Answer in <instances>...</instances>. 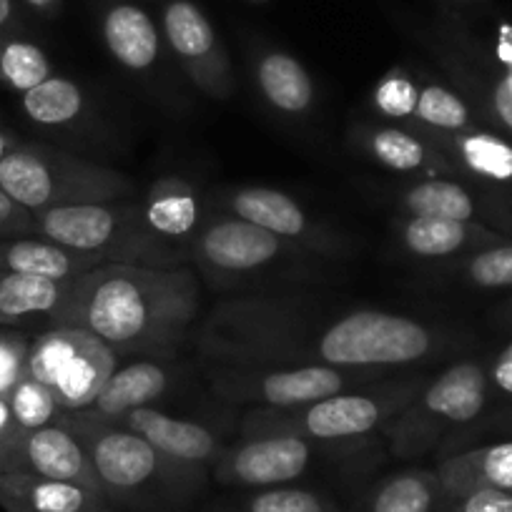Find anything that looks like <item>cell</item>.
I'll return each instance as SVG.
<instances>
[{
    "label": "cell",
    "mask_w": 512,
    "mask_h": 512,
    "mask_svg": "<svg viewBox=\"0 0 512 512\" xmlns=\"http://www.w3.org/2000/svg\"><path fill=\"white\" fill-rule=\"evenodd\" d=\"M201 289L194 269L101 264L73 279L48 327H78L113 352L171 354L199 317Z\"/></svg>",
    "instance_id": "6da1fadb"
},
{
    "label": "cell",
    "mask_w": 512,
    "mask_h": 512,
    "mask_svg": "<svg viewBox=\"0 0 512 512\" xmlns=\"http://www.w3.org/2000/svg\"><path fill=\"white\" fill-rule=\"evenodd\" d=\"M63 425L83 442L106 500L134 510H176L204 487V467L184 465L111 420L66 412Z\"/></svg>",
    "instance_id": "7a4b0ae2"
},
{
    "label": "cell",
    "mask_w": 512,
    "mask_h": 512,
    "mask_svg": "<svg viewBox=\"0 0 512 512\" xmlns=\"http://www.w3.org/2000/svg\"><path fill=\"white\" fill-rule=\"evenodd\" d=\"M309 317L292 302L246 299L211 314L199 337L214 367H302L314 364Z\"/></svg>",
    "instance_id": "3957f363"
},
{
    "label": "cell",
    "mask_w": 512,
    "mask_h": 512,
    "mask_svg": "<svg viewBox=\"0 0 512 512\" xmlns=\"http://www.w3.org/2000/svg\"><path fill=\"white\" fill-rule=\"evenodd\" d=\"M36 234L103 259L106 264L179 269L186 251L154 234L144 219L141 201L131 196L96 204H76L33 214Z\"/></svg>",
    "instance_id": "277c9868"
},
{
    "label": "cell",
    "mask_w": 512,
    "mask_h": 512,
    "mask_svg": "<svg viewBox=\"0 0 512 512\" xmlns=\"http://www.w3.org/2000/svg\"><path fill=\"white\" fill-rule=\"evenodd\" d=\"M0 189L31 214L134 194V184L121 171L91 164L53 146L23 141L0 159Z\"/></svg>",
    "instance_id": "5b68a950"
},
{
    "label": "cell",
    "mask_w": 512,
    "mask_h": 512,
    "mask_svg": "<svg viewBox=\"0 0 512 512\" xmlns=\"http://www.w3.org/2000/svg\"><path fill=\"white\" fill-rule=\"evenodd\" d=\"M417 384H397L390 390L339 392L324 400L299 407H256L244 415V437L259 435H299L309 442L357 440L377 427H384L412 397Z\"/></svg>",
    "instance_id": "8992f818"
},
{
    "label": "cell",
    "mask_w": 512,
    "mask_h": 512,
    "mask_svg": "<svg viewBox=\"0 0 512 512\" xmlns=\"http://www.w3.org/2000/svg\"><path fill=\"white\" fill-rule=\"evenodd\" d=\"M490 372L480 362H457L417 392L387 425L384 435L400 460L427 455L455 427L475 422L487 405Z\"/></svg>",
    "instance_id": "52a82bcc"
},
{
    "label": "cell",
    "mask_w": 512,
    "mask_h": 512,
    "mask_svg": "<svg viewBox=\"0 0 512 512\" xmlns=\"http://www.w3.org/2000/svg\"><path fill=\"white\" fill-rule=\"evenodd\" d=\"M437 337L405 314L359 309L334 319L314 344V364L339 369L402 367L430 357Z\"/></svg>",
    "instance_id": "ba28073f"
},
{
    "label": "cell",
    "mask_w": 512,
    "mask_h": 512,
    "mask_svg": "<svg viewBox=\"0 0 512 512\" xmlns=\"http://www.w3.org/2000/svg\"><path fill=\"white\" fill-rule=\"evenodd\" d=\"M118 369V354L78 327H48L31 339L28 377L46 384L63 412H81Z\"/></svg>",
    "instance_id": "9c48e42d"
},
{
    "label": "cell",
    "mask_w": 512,
    "mask_h": 512,
    "mask_svg": "<svg viewBox=\"0 0 512 512\" xmlns=\"http://www.w3.org/2000/svg\"><path fill=\"white\" fill-rule=\"evenodd\" d=\"M364 374L354 377L352 369L327 364L302 367H214L209 372L211 390L226 402L249 407H299L324 397L347 392L349 384L364 382Z\"/></svg>",
    "instance_id": "30bf717a"
},
{
    "label": "cell",
    "mask_w": 512,
    "mask_h": 512,
    "mask_svg": "<svg viewBox=\"0 0 512 512\" xmlns=\"http://www.w3.org/2000/svg\"><path fill=\"white\" fill-rule=\"evenodd\" d=\"M161 33L186 76L201 93L226 101L234 91L229 53L209 18L191 0H169L161 13Z\"/></svg>",
    "instance_id": "8fae6325"
},
{
    "label": "cell",
    "mask_w": 512,
    "mask_h": 512,
    "mask_svg": "<svg viewBox=\"0 0 512 512\" xmlns=\"http://www.w3.org/2000/svg\"><path fill=\"white\" fill-rule=\"evenodd\" d=\"M314 457L312 442L299 435L244 437L224 447L216 460L214 480L224 487H279L299 480Z\"/></svg>",
    "instance_id": "7c38bea8"
},
{
    "label": "cell",
    "mask_w": 512,
    "mask_h": 512,
    "mask_svg": "<svg viewBox=\"0 0 512 512\" xmlns=\"http://www.w3.org/2000/svg\"><path fill=\"white\" fill-rule=\"evenodd\" d=\"M289 249V241L234 214L204 221L191 241V256L201 269L221 277L259 272L282 259Z\"/></svg>",
    "instance_id": "4fadbf2b"
},
{
    "label": "cell",
    "mask_w": 512,
    "mask_h": 512,
    "mask_svg": "<svg viewBox=\"0 0 512 512\" xmlns=\"http://www.w3.org/2000/svg\"><path fill=\"white\" fill-rule=\"evenodd\" d=\"M0 472H31L101 492L86 447L61 420L38 430L18 432L0 450Z\"/></svg>",
    "instance_id": "5bb4252c"
},
{
    "label": "cell",
    "mask_w": 512,
    "mask_h": 512,
    "mask_svg": "<svg viewBox=\"0 0 512 512\" xmlns=\"http://www.w3.org/2000/svg\"><path fill=\"white\" fill-rule=\"evenodd\" d=\"M402 206L410 216L472 221L512 236V194L480 191L452 176H427L402 191Z\"/></svg>",
    "instance_id": "9a60e30c"
},
{
    "label": "cell",
    "mask_w": 512,
    "mask_h": 512,
    "mask_svg": "<svg viewBox=\"0 0 512 512\" xmlns=\"http://www.w3.org/2000/svg\"><path fill=\"white\" fill-rule=\"evenodd\" d=\"M445 48V61L455 68L460 81L475 93L477 106L487 116V121L495 126L497 134L507 136L512 141V28L502 26L500 38L492 58L487 61L482 51L470 48L477 56V66L442 33ZM470 46V43H467Z\"/></svg>",
    "instance_id": "2e32d148"
},
{
    "label": "cell",
    "mask_w": 512,
    "mask_h": 512,
    "mask_svg": "<svg viewBox=\"0 0 512 512\" xmlns=\"http://www.w3.org/2000/svg\"><path fill=\"white\" fill-rule=\"evenodd\" d=\"M450 159L460 179L487 184L492 189H512V141L495 128L470 126L457 134H432L417 128Z\"/></svg>",
    "instance_id": "e0dca14e"
},
{
    "label": "cell",
    "mask_w": 512,
    "mask_h": 512,
    "mask_svg": "<svg viewBox=\"0 0 512 512\" xmlns=\"http://www.w3.org/2000/svg\"><path fill=\"white\" fill-rule=\"evenodd\" d=\"M111 422L128 427L131 432L144 437L146 442H151L156 450L164 452L166 457L184 462V465L209 470L224 452L219 437L209 427L171 417L166 412L156 410V407H139V410L126 412V415Z\"/></svg>",
    "instance_id": "ac0fdd59"
},
{
    "label": "cell",
    "mask_w": 512,
    "mask_h": 512,
    "mask_svg": "<svg viewBox=\"0 0 512 512\" xmlns=\"http://www.w3.org/2000/svg\"><path fill=\"white\" fill-rule=\"evenodd\" d=\"M0 507L6 512H116L101 492L31 472H0Z\"/></svg>",
    "instance_id": "d6986e66"
},
{
    "label": "cell",
    "mask_w": 512,
    "mask_h": 512,
    "mask_svg": "<svg viewBox=\"0 0 512 512\" xmlns=\"http://www.w3.org/2000/svg\"><path fill=\"white\" fill-rule=\"evenodd\" d=\"M226 209L239 219L272 231L289 244L322 246L324 234L289 194L267 186H241L226 196Z\"/></svg>",
    "instance_id": "ffe728a7"
},
{
    "label": "cell",
    "mask_w": 512,
    "mask_h": 512,
    "mask_svg": "<svg viewBox=\"0 0 512 512\" xmlns=\"http://www.w3.org/2000/svg\"><path fill=\"white\" fill-rule=\"evenodd\" d=\"M106 264L103 259L83 251L68 249L46 236H13L0 239V269L28 277H46L56 282H73L91 269Z\"/></svg>",
    "instance_id": "44dd1931"
},
{
    "label": "cell",
    "mask_w": 512,
    "mask_h": 512,
    "mask_svg": "<svg viewBox=\"0 0 512 512\" xmlns=\"http://www.w3.org/2000/svg\"><path fill=\"white\" fill-rule=\"evenodd\" d=\"M362 141L377 164L397 174H425V179L427 176L460 179L450 159L417 128L377 126L364 131Z\"/></svg>",
    "instance_id": "7402d4cb"
},
{
    "label": "cell",
    "mask_w": 512,
    "mask_h": 512,
    "mask_svg": "<svg viewBox=\"0 0 512 512\" xmlns=\"http://www.w3.org/2000/svg\"><path fill=\"white\" fill-rule=\"evenodd\" d=\"M103 43L108 53L128 71H149L161 56L164 33L144 8L116 0L103 11Z\"/></svg>",
    "instance_id": "603a6c76"
},
{
    "label": "cell",
    "mask_w": 512,
    "mask_h": 512,
    "mask_svg": "<svg viewBox=\"0 0 512 512\" xmlns=\"http://www.w3.org/2000/svg\"><path fill=\"white\" fill-rule=\"evenodd\" d=\"M510 241V236L490 226L472 221L440 219V216H410L402 224V244L420 259H445V256L477 251L485 246Z\"/></svg>",
    "instance_id": "cb8c5ba5"
},
{
    "label": "cell",
    "mask_w": 512,
    "mask_h": 512,
    "mask_svg": "<svg viewBox=\"0 0 512 512\" xmlns=\"http://www.w3.org/2000/svg\"><path fill=\"white\" fill-rule=\"evenodd\" d=\"M141 211L154 234L179 249L186 239L194 241L196 231L204 224L199 194L189 181L179 179V176L156 179L141 199Z\"/></svg>",
    "instance_id": "d4e9b609"
},
{
    "label": "cell",
    "mask_w": 512,
    "mask_h": 512,
    "mask_svg": "<svg viewBox=\"0 0 512 512\" xmlns=\"http://www.w3.org/2000/svg\"><path fill=\"white\" fill-rule=\"evenodd\" d=\"M169 390V372L159 362H131L118 367L103 384L96 400L86 407V415L98 420H118L126 412L151 407Z\"/></svg>",
    "instance_id": "484cf974"
},
{
    "label": "cell",
    "mask_w": 512,
    "mask_h": 512,
    "mask_svg": "<svg viewBox=\"0 0 512 512\" xmlns=\"http://www.w3.org/2000/svg\"><path fill=\"white\" fill-rule=\"evenodd\" d=\"M445 497L472 490H512V440L445 457L437 465Z\"/></svg>",
    "instance_id": "4316f807"
},
{
    "label": "cell",
    "mask_w": 512,
    "mask_h": 512,
    "mask_svg": "<svg viewBox=\"0 0 512 512\" xmlns=\"http://www.w3.org/2000/svg\"><path fill=\"white\" fill-rule=\"evenodd\" d=\"M256 86L267 103L287 116H302L314 103V81L299 58L287 51H264L254 66Z\"/></svg>",
    "instance_id": "83f0119b"
},
{
    "label": "cell",
    "mask_w": 512,
    "mask_h": 512,
    "mask_svg": "<svg viewBox=\"0 0 512 512\" xmlns=\"http://www.w3.org/2000/svg\"><path fill=\"white\" fill-rule=\"evenodd\" d=\"M71 282L46 277H28L0 269V327H18L31 319H46L61 309Z\"/></svg>",
    "instance_id": "f1b7e54d"
},
{
    "label": "cell",
    "mask_w": 512,
    "mask_h": 512,
    "mask_svg": "<svg viewBox=\"0 0 512 512\" xmlns=\"http://www.w3.org/2000/svg\"><path fill=\"white\" fill-rule=\"evenodd\" d=\"M445 502L437 470H405L379 482L364 512H440Z\"/></svg>",
    "instance_id": "f546056e"
},
{
    "label": "cell",
    "mask_w": 512,
    "mask_h": 512,
    "mask_svg": "<svg viewBox=\"0 0 512 512\" xmlns=\"http://www.w3.org/2000/svg\"><path fill=\"white\" fill-rule=\"evenodd\" d=\"M23 111L38 126L58 128L71 126L83 116L86 108V96H83L81 86L71 78H63L53 73L36 88L26 91L21 96Z\"/></svg>",
    "instance_id": "4dcf8cb0"
},
{
    "label": "cell",
    "mask_w": 512,
    "mask_h": 512,
    "mask_svg": "<svg viewBox=\"0 0 512 512\" xmlns=\"http://www.w3.org/2000/svg\"><path fill=\"white\" fill-rule=\"evenodd\" d=\"M51 76L53 66L41 46L21 33L0 36V86L23 96Z\"/></svg>",
    "instance_id": "1f68e13d"
},
{
    "label": "cell",
    "mask_w": 512,
    "mask_h": 512,
    "mask_svg": "<svg viewBox=\"0 0 512 512\" xmlns=\"http://www.w3.org/2000/svg\"><path fill=\"white\" fill-rule=\"evenodd\" d=\"M412 121L432 134H457V131L475 126L472 108L467 106L465 98L457 91L437 86V83L420 88Z\"/></svg>",
    "instance_id": "d6a6232c"
},
{
    "label": "cell",
    "mask_w": 512,
    "mask_h": 512,
    "mask_svg": "<svg viewBox=\"0 0 512 512\" xmlns=\"http://www.w3.org/2000/svg\"><path fill=\"white\" fill-rule=\"evenodd\" d=\"M6 400L13 412V420L21 430H38V427L53 425L66 415L46 384L28 377V374L8 392Z\"/></svg>",
    "instance_id": "836d02e7"
},
{
    "label": "cell",
    "mask_w": 512,
    "mask_h": 512,
    "mask_svg": "<svg viewBox=\"0 0 512 512\" xmlns=\"http://www.w3.org/2000/svg\"><path fill=\"white\" fill-rule=\"evenodd\" d=\"M239 512H337V505L322 492L279 485L256 490L241 502Z\"/></svg>",
    "instance_id": "e575fe53"
},
{
    "label": "cell",
    "mask_w": 512,
    "mask_h": 512,
    "mask_svg": "<svg viewBox=\"0 0 512 512\" xmlns=\"http://www.w3.org/2000/svg\"><path fill=\"white\" fill-rule=\"evenodd\" d=\"M462 279L480 289H512V241L472 251L462 262Z\"/></svg>",
    "instance_id": "d590c367"
},
{
    "label": "cell",
    "mask_w": 512,
    "mask_h": 512,
    "mask_svg": "<svg viewBox=\"0 0 512 512\" xmlns=\"http://www.w3.org/2000/svg\"><path fill=\"white\" fill-rule=\"evenodd\" d=\"M417 96H420V88H417L415 78L397 68L379 81L377 91H374V103L382 116L405 121V118L415 116Z\"/></svg>",
    "instance_id": "8d00e7d4"
},
{
    "label": "cell",
    "mask_w": 512,
    "mask_h": 512,
    "mask_svg": "<svg viewBox=\"0 0 512 512\" xmlns=\"http://www.w3.org/2000/svg\"><path fill=\"white\" fill-rule=\"evenodd\" d=\"M28 349V334L18 332L16 327H0V397H6L26 377Z\"/></svg>",
    "instance_id": "74e56055"
},
{
    "label": "cell",
    "mask_w": 512,
    "mask_h": 512,
    "mask_svg": "<svg viewBox=\"0 0 512 512\" xmlns=\"http://www.w3.org/2000/svg\"><path fill=\"white\" fill-rule=\"evenodd\" d=\"M440 512H512V490H472L445 497Z\"/></svg>",
    "instance_id": "f35d334b"
},
{
    "label": "cell",
    "mask_w": 512,
    "mask_h": 512,
    "mask_svg": "<svg viewBox=\"0 0 512 512\" xmlns=\"http://www.w3.org/2000/svg\"><path fill=\"white\" fill-rule=\"evenodd\" d=\"M33 234H36V219H33L31 211L18 206L6 191L0 189V239L33 236Z\"/></svg>",
    "instance_id": "ab89813d"
},
{
    "label": "cell",
    "mask_w": 512,
    "mask_h": 512,
    "mask_svg": "<svg viewBox=\"0 0 512 512\" xmlns=\"http://www.w3.org/2000/svg\"><path fill=\"white\" fill-rule=\"evenodd\" d=\"M490 382L497 384V390H502L505 395H512V344L507 349H502L500 357L492 364Z\"/></svg>",
    "instance_id": "60d3db41"
},
{
    "label": "cell",
    "mask_w": 512,
    "mask_h": 512,
    "mask_svg": "<svg viewBox=\"0 0 512 512\" xmlns=\"http://www.w3.org/2000/svg\"><path fill=\"white\" fill-rule=\"evenodd\" d=\"M23 31L21 0H0V36Z\"/></svg>",
    "instance_id": "b9f144b4"
},
{
    "label": "cell",
    "mask_w": 512,
    "mask_h": 512,
    "mask_svg": "<svg viewBox=\"0 0 512 512\" xmlns=\"http://www.w3.org/2000/svg\"><path fill=\"white\" fill-rule=\"evenodd\" d=\"M18 432H21V427H18L16 420H13V412L11 407H8V400L6 397H0V450H3V447H6Z\"/></svg>",
    "instance_id": "7bdbcfd3"
},
{
    "label": "cell",
    "mask_w": 512,
    "mask_h": 512,
    "mask_svg": "<svg viewBox=\"0 0 512 512\" xmlns=\"http://www.w3.org/2000/svg\"><path fill=\"white\" fill-rule=\"evenodd\" d=\"M21 6L31 8L33 13L46 18H56L63 8V0H21Z\"/></svg>",
    "instance_id": "ee69618b"
},
{
    "label": "cell",
    "mask_w": 512,
    "mask_h": 512,
    "mask_svg": "<svg viewBox=\"0 0 512 512\" xmlns=\"http://www.w3.org/2000/svg\"><path fill=\"white\" fill-rule=\"evenodd\" d=\"M18 144H21V139H18L13 131H8V128H0V159L11 154Z\"/></svg>",
    "instance_id": "f6af8a7d"
},
{
    "label": "cell",
    "mask_w": 512,
    "mask_h": 512,
    "mask_svg": "<svg viewBox=\"0 0 512 512\" xmlns=\"http://www.w3.org/2000/svg\"><path fill=\"white\" fill-rule=\"evenodd\" d=\"M507 314H510V317H512V304H510V307H507Z\"/></svg>",
    "instance_id": "bcb514c9"
}]
</instances>
